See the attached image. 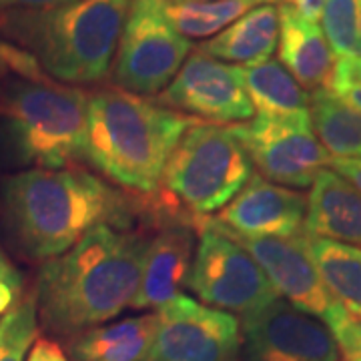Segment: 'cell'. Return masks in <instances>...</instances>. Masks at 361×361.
Returning <instances> with one entry per match:
<instances>
[{"instance_id":"24","label":"cell","mask_w":361,"mask_h":361,"mask_svg":"<svg viewBox=\"0 0 361 361\" xmlns=\"http://www.w3.org/2000/svg\"><path fill=\"white\" fill-rule=\"evenodd\" d=\"M39 337V313L32 295L20 299L0 317V361H26Z\"/></svg>"},{"instance_id":"35","label":"cell","mask_w":361,"mask_h":361,"mask_svg":"<svg viewBox=\"0 0 361 361\" xmlns=\"http://www.w3.org/2000/svg\"><path fill=\"white\" fill-rule=\"evenodd\" d=\"M177 2H211V0H177Z\"/></svg>"},{"instance_id":"20","label":"cell","mask_w":361,"mask_h":361,"mask_svg":"<svg viewBox=\"0 0 361 361\" xmlns=\"http://www.w3.org/2000/svg\"><path fill=\"white\" fill-rule=\"evenodd\" d=\"M247 94L255 116L263 118H311L310 94L279 61L241 66Z\"/></svg>"},{"instance_id":"12","label":"cell","mask_w":361,"mask_h":361,"mask_svg":"<svg viewBox=\"0 0 361 361\" xmlns=\"http://www.w3.org/2000/svg\"><path fill=\"white\" fill-rule=\"evenodd\" d=\"M245 361H341L331 329L277 297L241 315Z\"/></svg>"},{"instance_id":"25","label":"cell","mask_w":361,"mask_h":361,"mask_svg":"<svg viewBox=\"0 0 361 361\" xmlns=\"http://www.w3.org/2000/svg\"><path fill=\"white\" fill-rule=\"evenodd\" d=\"M323 35L337 56L360 54L361 0H325Z\"/></svg>"},{"instance_id":"19","label":"cell","mask_w":361,"mask_h":361,"mask_svg":"<svg viewBox=\"0 0 361 361\" xmlns=\"http://www.w3.org/2000/svg\"><path fill=\"white\" fill-rule=\"evenodd\" d=\"M155 313L87 329L68 339L75 361H141L155 334Z\"/></svg>"},{"instance_id":"15","label":"cell","mask_w":361,"mask_h":361,"mask_svg":"<svg viewBox=\"0 0 361 361\" xmlns=\"http://www.w3.org/2000/svg\"><path fill=\"white\" fill-rule=\"evenodd\" d=\"M151 237L133 310H159L179 295L195 257V229L185 223H161Z\"/></svg>"},{"instance_id":"30","label":"cell","mask_w":361,"mask_h":361,"mask_svg":"<svg viewBox=\"0 0 361 361\" xmlns=\"http://www.w3.org/2000/svg\"><path fill=\"white\" fill-rule=\"evenodd\" d=\"M26 361H68V355L56 339L37 337L28 349Z\"/></svg>"},{"instance_id":"18","label":"cell","mask_w":361,"mask_h":361,"mask_svg":"<svg viewBox=\"0 0 361 361\" xmlns=\"http://www.w3.org/2000/svg\"><path fill=\"white\" fill-rule=\"evenodd\" d=\"M279 40V11L261 4L237 18L219 35L207 39L199 49L223 63L255 66L269 61Z\"/></svg>"},{"instance_id":"28","label":"cell","mask_w":361,"mask_h":361,"mask_svg":"<svg viewBox=\"0 0 361 361\" xmlns=\"http://www.w3.org/2000/svg\"><path fill=\"white\" fill-rule=\"evenodd\" d=\"M325 89L331 90L337 97H345L353 90H361V54L337 56Z\"/></svg>"},{"instance_id":"33","label":"cell","mask_w":361,"mask_h":361,"mask_svg":"<svg viewBox=\"0 0 361 361\" xmlns=\"http://www.w3.org/2000/svg\"><path fill=\"white\" fill-rule=\"evenodd\" d=\"M283 4H289L311 23H319L325 8V0H283Z\"/></svg>"},{"instance_id":"6","label":"cell","mask_w":361,"mask_h":361,"mask_svg":"<svg viewBox=\"0 0 361 361\" xmlns=\"http://www.w3.org/2000/svg\"><path fill=\"white\" fill-rule=\"evenodd\" d=\"M89 90L14 78L0 92V142L16 165L77 167L85 161Z\"/></svg>"},{"instance_id":"4","label":"cell","mask_w":361,"mask_h":361,"mask_svg":"<svg viewBox=\"0 0 361 361\" xmlns=\"http://www.w3.org/2000/svg\"><path fill=\"white\" fill-rule=\"evenodd\" d=\"M195 121L116 87L92 90L85 161L129 193L153 195L169 155Z\"/></svg>"},{"instance_id":"23","label":"cell","mask_w":361,"mask_h":361,"mask_svg":"<svg viewBox=\"0 0 361 361\" xmlns=\"http://www.w3.org/2000/svg\"><path fill=\"white\" fill-rule=\"evenodd\" d=\"M261 4H271V0H169V16L185 39H211Z\"/></svg>"},{"instance_id":"29","label":"cell","mask_w":361,"mask_h":361,"mask_svg":"<svg viewBox=\"0 0 361 361\" xmlns=\"http://www.w3.org/2000/svg\"><path fill=\"white\" fill-rule=\"evenodd\" d=\"M23 299V275L0 247V317Z\"/></svg>"},{"instance_id":"5","label":"cell","mask_w":361,"mask_h":361,"mask_svg":"<svg viewBox=\"0 0 361 361\" xmlns=\"http://www.w3.org/2000/svg\"><path fill=\"white\" fill-rule=\"evenodd\" d=\"M253 163L231 125L195 121L169 155L159 189L142 195V215L153 225L185 223L201 233L253 177Z\"/></svg>"},{"instance_id":"26","label":"cell","mask_w":361,"mask_h":361,"mask_svg":"<svg viewBox=\"0 0 361 361\" xmlns=\"http://www.w3.org/2000/svg\"><path fill=\"white\" fill-rule=\"evenodd\" d=\"M44 77L47 75L40 71L37 61L28 52L20 51L18 47H14L11 42L0 39V92L14 78L39 80V78Z\"/></svg>"},{"instance_id":"31","label":"cell","mask_w":361,"mask_h":361,"mask_svg":"<svg viewBox=\"0 0 361 361\" xmlns=\"http://www.w3.org/2000/svg\"><path fill=\"white\" fill-rule=\"evenodd\" d=\"M329 169H334L337 175H341L357 191H361V159H331Z\"/></svg>"},{"instance_id":"3","label":"cell","mask_w":361,"mask_h":361,"mask_svg":"<svg viewBox=\"0 0 361 361\" xmlns=\"http://www.w3.org/2000/svg\"><path fill=\"white\" fill-rule=\"evenodd\" d=\"M133 0H71L0 16V39L28 52L47 77L94 85L111 75Z\"/></svg>"},{"instance_id":"11","label":"cell","mask_w":361,"mask_h":361,"mask_svg":"<svg viewBox=\"0 0 361 361\" xmlns=\"http://www.w3.org/2000/svg\"><path fill=\"white\" fill-rule=\"evenodd\" d=\"M155 103L215 125H239L255 116L241 66L217 61L201 49L187 56L167 89L157 94Z\"/></svg>"},{"instance_id":"34","label":"cell","mask_w":361,"mask_h":361,"mask_svg":"<svg viewBox=\"0 0 361 361\" xmlns=\"http://www.w3.org/2000/svg\"><path fill=\"white\" fill-rule=\"evenodd\" d=\"M343 101H348L351 106H355V109H360L361 111V90H353V92H349L345 97H341Z\"/></svg>"},{"instance_id":"27","label":"cell","mask_w":361,"mask_h":361,"mask_svg":"<svg viewBox=\"0 0 361 361\" xmlns=\"http://www.w3.org/2000/svg\"><path fill=\"white\" fill-rule=\"evenodd\" d=\"M327 327L336 337L341 360L361 361V319L351 317L348 311H341L327 323Z\"/></svg>"},{"instance_id":"7","label":"cell","mask_w":361,"mask_h":361,"mask_svg":"<svg viewBox=\"0 0 361 361\" xmlns=\"http://www.w3.org/2000/svg\"><path fill=\"white\" fill-rule=\"evenodd\" d=\"M169 16V0H133L118 39L111 78L116 89L153 97L167 89L191 54Z\"/></svg>"},{"instance_id":"21","label":"cell","mask_w":361,"mask_h":361,"mask_svg":"<svg viewBox=\"0 0 361 361\" xmlns=\"http://www.w3.org/2000/svg\"><path fill=\"white\" fill-rule=\"evenodd\" d=\"M323 285L351 317L361 319V247L303 233Z\"/></svg>"},{"instance_id":"10","label":"cell","mask_w":361,"mask_h":361,"mask_svg":"<svg viewBox=\"0 0 361 361\" xmlns=\"http://www.w3.org/2000/svg\"><path fill=\"white\" fill-rule=\"evenodd\" d=\"M263 179L289 189L311 187L331 155L315 137L311 118H263L231 125Z\"/></svg>"},{"instance_id":"22","label":"cell","mask_w":361,"mask_h":361,"mask_svg":"<svg viewBox=\"0 0 361 361\" xmlns=\"http://www.w3.org/2000/svg\"><path fill=\"white\" fill-rule=\"evenodd\" d=\"M310 116L315 137L331 159H361V111L331 90L310 92Z\"/></svg>"},{"instance_id":"9","label":"cell","mask_w":361,"mask_h":361,"mask_svg":"<svg viewBox=\"0 0 361 361\" xmlns=\"http://www.w3.org/2000/svg\"><path fill=\"white\" fill-rule=\"evenodd\" d=\"M155 317V334L141 361H239L243 337L233 313L179 293Z\"/></svg>"},{"instance_id":"2","label":"cell","mask_w":361,"mask_h":361,"mask_svg":"<svg viewBox=\"0 0 361 361\" xmlns=\"http://www.w3.org/2000/svg\"><path fill=\"white\" fill-rule=\"evenodd\" d=\"M151 237L130 227L97 225L61 257L40 265L32 299L39 323L73 339L130 307Z\"/></svg>"},{"instance_id":"14","label":"cell","mask_w":361,"mask_h":361,"mask_svg":"<svg viewBox=\"0 0 361 361\" xmlns=\"http://www.w3.org/2000/svg\"><path fill=\"white\" fill-rule=\"evenodd\" d=\"M305 213V195L253 173L249 183L221 209L219 217L213 223L245 239L295 237L303 229Z\"/></svg>"},{"instance_id":"32","label":"cell","mask_w":361,"mask_h":361,"mask_svg":"<svg viewBox=\"0 0 361 361\" xmlns=\"http://www.w3.org/2000/svg\"><path fill=\"white\" fill-rule=\"evenodd\" d=\"M71 0H0V16L13 11H32V8H47L54 4H65Z\"/></svg>"},{"instance_id":"1","label":"cell","mask_w":361,"mask_h":361,"mask_svg":"<svg viewBox=\"0 0 361 361\" xmlns=\"http://www.w3.org/2000/svg\"><path fill=\"white\" fill-rule=\"evenodd\" d=\"M130 201L82 165L25 169L0 180V219L14 249L30 261L61 257L97 225L130 227Z\"/></svg>"},{"instance_id":"13","label":"cell","mask_w":361,"mask_h":361,"mask_svg":"<svg viewBox=\"0 0 361 361\" xmlns=\"http://www.w3.org/2000/svg\"><path fill=\"white\" fill-rule=\"evenodd\" d=\"M219 227V225H217ZM225 231V229H223ZM229 233V231H227ZM249 251L267 275L275 293L299 311L322 319L325 325L345 311L323 285L317 267L303 243V233L295 237L245 239L229 233Z\"/></svg>"},{"instance_id":"17","label":"cell","mask_w":361,"mask_h":361,"mask_svg":"<svg viewBox=\"0 0 361 361\" xmlns=\"http://www.w3.org/2000/svg\"><path fill=\"white\" fill-rule=\"evenodd\" d=\"M279 11V63L297 82L307 90L325 89L334 68V51L322 26L311 23L289 4Z\"/></svg>"},{"instance_id":"16","label":"cell","mask_w":361,"mask_h":361,"mask_svg":"<svg viewBox=\"0 0 361 361\" xmlns=\"http://www.w3.org/2000/svg\"><path fill=\"white\" fill-rule=\"evenodd\" d=\"M303 229L307 235L361 247V191L334 169H322L311 185Z\"/></svg>"},{"instance_id":"8","label":"cell","mask_w":361,"mask_h":361,"mask_svg":"<svg viewBox=\"0 0 361 361\" xmlns=\"http://www.w3.org/2000/svg\"><path fill=\"white\" fill-rule=\"evenodd\" d=\"M185 285L209 307L241 315L279 297L245 247L217 227L211 217L199 233Z\"/></svg>"},{"instance_id":"36","label":"cell","mask_w":361,"mask_h":361,"mask_svg":"<svg viewBox=\"0 0 361 361\" xmlns=\"http://www.w3.org/2000/svg\"><path fill=\"white\" fill-rule=\"evenodd\" d=\"M360 52H361V26H360Z\"/></svg>"}]
</instances>
